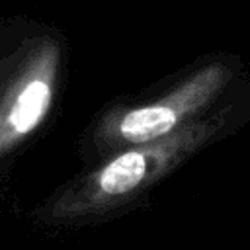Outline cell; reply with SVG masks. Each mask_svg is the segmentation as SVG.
Returning <instances> with one entry per match:
<instances>
[{
    "label": "cell",
    "mask_w": 250,
    "mask_h": 250,
    "mask_svg": "<svg viewBox=\"0 0 250 250\" xmlns=\"http://www.w3.org/2000/svg\"><path fill=\"white\" fill-rule=\"evenodd\" d=\"M230 76L232 72L225 62L205 64L164 98L123 113L117 121V135L127 143L145 145L174 133L211 104Z\"/></svg>",
    "instance_id": "obj_1"
},
{
    "label": "cell",
    "mask_w": 250,
    "mask_h": 250,
    "mask_svg": "<svg viewBox=\"0 0 250 250\" xmlns=\"http://www.w3.org/2000/svg\"><path fill=\"white\" fill-rule=\"evenodd\" d=\"M219 127L217 121H188L174 133L145 143L141 148L129 150L113 158L98 176V188L104 195H125L145 182L160 176L182 156L189 154L205 143Z\"/></svg>",
    "instance_id": "obj_3"
},
{
    "label": "cell",
    "mask_w": 250,
    "mask_h": 250,
    "mask_svg": "<svg viewBox=\"0 0 250 250\" xmlns=\"http://www.w3.org/2000/svg\"><path fill=\"white\" fill-rule=\"evenodd\" d=\"M59 62L61 47L49 37L37 41L27 53L0 105V154L45 119L53 102Z\"/></svg>",
    "instance_id": "obj_2"
}]
</instances>
